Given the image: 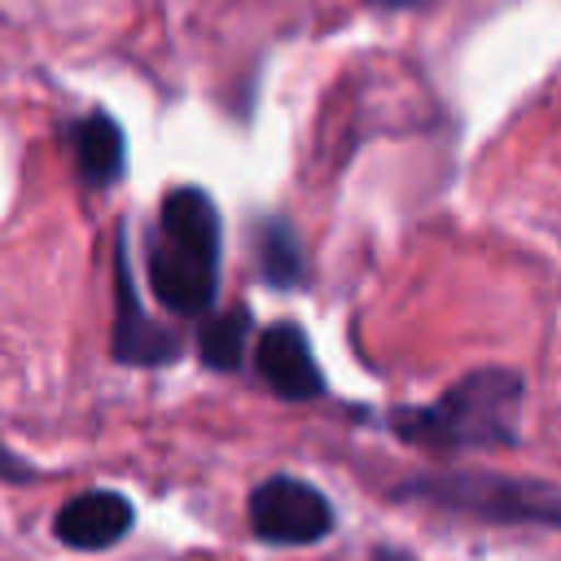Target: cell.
<instances>
[{"instance_id": "obj_12", "label": "cell", "mask_w": 561, "mask_h": 561, "mask_svg": "<svg viewBox=\"0 0 561 561\" xmlns=\"http://www.w3.org/2000/svg\"><path fill=\"white\" fill-rule=\"evenodd\" d=\"M373 561H416L412 552H403V548H390V543H377L373 548Z\"/></svg>"}, {"instance_id": "obj_9", "label": "cell", "mask_w": 561, "mask_h": 561, "mask_svg": "<svg viewBox=\"0 0 561 561\" xmlns=\"http://www.w3.org/2000/svg\"><path fill=\"white\" fill-rule=\"evenodd\" d=\"M250 241H254L259 276H263L272 289H298V285H307V254H302L298 228H294L285 215H263V219H254Z\"/></svg>"}, {"instance_id": "obj_4", "label": "cell", "mask_w": 561, "mask_h": 561, "mask_svg": "<svg viewBox=\"0 0 561 561\" xmlns=\"http://www.w3.org/2000/svg\"><path fill=\"white\" fill-rule=\"evenodd\" d=\"M245 517L254 539L272 548H311L337 530V513L329 495L298 473H267L245 495Z\"/></svg>"}, {"instance_id": "obj_3", "label": "cell", "mask_w": 561, "mask_h": 561, "mask_svg": "<svg viewBox=\"0 0 561 561\" xmlns=\"http://www.w3.org/2000/svg\"><path fill=\"white\" fill-rule=\"evenodd\" d=\"M390 500L425 504L451 517L495 526H548L561 530V482L504 473V469H421L390 486Z\"/></svg>"}, {"instance_id": "obj_6", "label": "cell", "mask_w": 561, "mask_h": 561, "mask_svg": "<svg viewBox=\"0 0 561 561\" xmlns=\"http://www.w3.org/2000/svg\"><path fill=\"white\" fill-rule=\"evenodd\" d=\"M254 373L285 403H307V399H324L329 394V381H324V368H320V359L311 351V337L294 320H276V324L259 329V337H254Z\"/></svg>"}, {"instance_id": "obj_7", "label": "cell", "mask_w": 561, "mask_h": 561, "mask_svg": "<svg viewBox=\"0 0 561 561\" xmlns=\"http://www.w3.org/2000/svg\"><path fill=\"white\" fill-rule=\"evenodd\" d=\"M131 526H136V508L114 486H88L61 500V508L53 513V535L70 552H110L131 535Z\"/></svg>"}, {"instance_id": "obj_5", "label": "cell", "mask_w": 561, "mask_h": 561, "mask_svg": "<svg viewBox=\"0 0 561 561\" xmlns=\"http://www.w3.org/2000/svg\"><path fill=\"white\" fill-rule=\"evenodd\" d=\"M110 355L127 368H167L184 359V337L140 307L131 259H127V224L114 232V324H110Z\"/></svg>"}, {"instance_id": "obj_13", "label": "cell", "mask_w": 561, "mask_h": 561, "mask_svg": "<svg viewBox=\"0 0 561 561\" xmlns=\"http://www.w3.org/2000/svg\"><path fill=\"white\" fill-rule=\"evenodd\" d=\"M377 4H421V0H377Z\"/></svg>"}, {"instance_id": "obj_8", "label": "cell", "mask_w": 561, "mask_h": 561, "mask_svg": "<svg viewBox=\"0 0 561 561\" xmlns=\"http://www.w3.org/2000/svg\"><path fill=\"white\" fill-rule=\"evenodd\" d=\"M70 153H75V171H79L83 184L110 188L123 175V167H127L123 127L105 110H92V114L70 123Z\"/></svg>"}, {"instance_id": "obj_10", "label": "cell", "mask_w": 561, "mask_h": 561, "mask_svg": "<svg viewBox=\"0 0 561 561\" xmlns=\"http://www.w3.org/2000/svg\"><path fill=\"white\" fill-rule=\"evenodd\" d=\"M250 307L237 302L232 311H206L197 320V359L210 373H237L245 364V342H250Z\"/></svg>"}, {"instance_id": "obj_1", "label": "cell", "mask_w": 561, "mask_h": 561, "mask_svg": "<svg viewBox=\"0 0 561 561\" xmlns=\"http://www.w3.org/2000/svg\"><path fill=\"white\" fill-rule=\"evenodd\" d=\"M526 399V377L508 364H482L460 373L438 399L403 403L386 412V430L430 456L460 451H508L517 447V416Z\"/></svg>"}, {"instance_id": "obj_11", "label": "cell", "mask_w": 561, "mask_h": 561, "mask_svg": "<svg viewBox=\"0 0 561 561\" xmlns=\"http://www.w3.org/2000/svg\"><path fill=\"white\" fill-rule=\"evenodd\" d=\"M35 478H44L35 465H26L4 438H0V482H35Z\"/></svg>"}, {"instance_id": "obj_2", "label": "cell", "mask_w": 561, "mask_h": 561, "mask_svg": "<svg viewBox=\"0 0 561 561\" xmlns=\"http://www.w3.org/2000/svg\"><path fill=\"white\" fill-rule=\"evenodd\" d=\"M224 219L206 188L180 184L158 202V219L145 245V276L171 316L202 320L219 302Z\"/></svg>"}]
</instances>
